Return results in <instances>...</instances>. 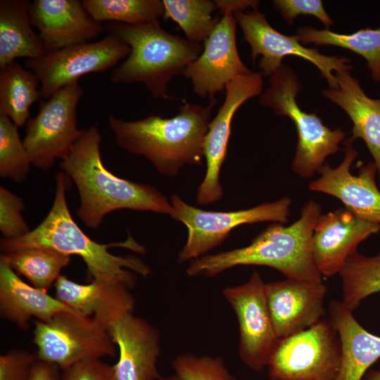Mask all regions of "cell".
I'll return each mask as SVG.
<instances>
[{
	"label": "cell",
	"mask_w": 380,
	"mask_h": 380,
	"mask_svg": "<svg viewBox=\"0 0 380 380\" xmlns=\"http://www.w3.org/2000/svg\"><path fill=\"white\" fill-rule=\"evenodd\" d=\"M56 191L51 210L42 222L27 234L18 239H1V253L30 248H50L68 255H76L86 264L92 280L120 283L132 289L136 274L146 277L151 269L134 255L118 256L108 251L121 247L143 253L145 248L130 235L124 242L100 243L90 239L74 221L68 209L66 191L70 179L63 172L56 175Z\"/></svg>",
	"instance_id": "obj_1"
},
{
	"label": "cell",
	"mask_w": 380,
	"mask_h": 380,
	"mask_svg": "<svg viewBox=\"0 0 380 380\" xmlns=\"http://www.w3.org/2000/svg\"><path fill=\"white\" fill-rule=\"evenodd\" d=\"M101 134L96 125L83 129L59 164L75 183L80 196L76 213L88 227L98 229L105 217L120 209L171 215L170 201L154 186L113 175L103 164Z\"/></svg>",
	"instance_id": "obj_2"
},
{
	"label": "cell",
	"mask_w": 380,
	"mask_h": 380,
	"mask_svg": "<svg viewBox=\"0 0 380 380\" xmlns=\"http://www.w3.org/2000/svg\"><path fill=\"white\" fill-rule=\"evenodd\" d=\"M321 214V205L310 200L302 208L299 219L291 225L272 222L246 246L191 260L186 273L191 277H212L236 266L261 265L278 270L287 279L322 282L312 246Z\"/></svg>",
	"instance_id": "obj_3"
},
{
	"label": "cell",
	"mask_w": 380,
	"mask_h": 380,
	"mask_svg": "<svg viewBox=\"0 0 380 380\" xmlns=\"http://www.w3.org/2000/svg\"><path fill=\"white\" fill-rule=\"evenodd\" d=\"M216 103L208 106L187 102L170 118L152 115L125 120L110 115L108 122L117 144L147 158L161 175L173 177L187 165L202 164L203 141Z\"/></svg>",
	"instance_id": "obj_4"
},
{
	"label": "cell",
	"mask_w": 380,
	"mask_h": 380,
	"mask_svg": "<svg viewBox=\"0 0 380 380\" xmlns=\"http://www.w3.org/2000/svg\"><path fill=\"white\" fill-rule=\"evenodd\" d=\"M108 33L130 47V53L110 73L113 84L141 83L155 99H172L167 87L201 53L203 45L165 30L158 20L128 25L113 23Z\"/></svg>",
	"instance_id": "obj_5"
},
{
	"label": "cell",
	"mask_w": 380,
	"mask_h": 380,
	"mask_svg": "<svg viewBox=\"0 0 380 380\" xmlns=\"http://www.w3.org/2000/svg\"><path fill=\"white\" fill-rule=\"evenodd\" d=\"M301 89L295 72L282 63L270 77V85L260 95L259 102L277 115L288 117L293 122L298 144L291 169L299 176L308 178L317 172L328 156L338 151L346 133L340 127L331 129L316 114L300 109L296 96Z\"/></svg>",
	"instance_id": "obj_6"
},
{
	"label": "cell",
	"mask_w": 380,
	"mask_h": 380,
	"mask_svg": "<svg viewBox=\"0 0 380 380\" xmlns=\"http://www.w3.org/2000/svg\"><path fill=\"white\" fill-rule=\"evenodd\" d=\"M171 217L184 224L188 231L186 243L178 254L182 263L206 255L220 246L235 227L247 224L288 222L291 200L284 196L276 201L236 211H208L191 205L178 195L170 197Z\"/></svg>",
	"instance_id": "obj_7"
},
{
	"label": "cell",
	"mask_w": 380,
	"mask_h": 380,
	"mask_svg": "<svg viewBox=\"0 0 380 380\" xmlns=\"http://www.w3.org/2000/svg\"><path fill=\"white\" fill-rule=\"evenodd\" d=\"M341 346L329 319L279 339L267 365L271 380H336Z\"/></svg>",
	"instance_id": "obj_8"
},
{
	"label": "cell",
	"mask_w": 380,
	"mask_h": 380,
	"mask_svg": "<svg viewBox=\"0 0 380 380\" xmlns=\"http://www.w3.org/2000/svg\"><path fill=\"white\" fill-rule=\"evenodd\" d=\"M39 360L66 369L87 359L115 355L108 331L91 318L64 311L46 322H34Z\"/></svg>",
	"instance_id": "obj_9"
},
{
	"label": "cell",
	"mask_w": 380,
	"mask_h": 380,
	"mask_svg": "<svg viewBox=\"0 0 380 380\" xmlns=\"http://www.w3.org/2000/svg\"><path fill=\"white\" fill-rule=\"evenodd\" d=\"M82 94V87L75 82L40 101L37 114L27 122L23 140L32 165L48 170L69 153L83 132L77 121Z\"/></svg>",
	"instance_id": "obj_10"
},
{
	"label": "cell",
	"mask_w": 380,
	"mask_h": 380,
	"mask_svg": "<svg viewBox=\"0 0 380 380\" xmlns=\"http://www.w3.org/2000/svg\"><path fill=\"white\" fill-rule=\"evenodd\" d=\"M129 53L130 47L125 42L108 33L96 42L72 45L37 58L27 59L25 67L38 77L42 98L46 100L88 73L116 66Z\"/></svg>",
	"instance_id": "obj_11"
},
{
	"label": "cell",
	"mask_w": 380,
	"mask_h": 380,
	"mask_svg": "<svg viewBox=\"0 0 380 380\" xmlns=\"http://www.w3.org/2000/svg\"><path fill=\"white\" fill-rule=\"evenodd\" d=\"M234 16L244 39L250 45L252 61L255 62L256 58L261 56L258 68L262 76L270 77L281 65L285 56H296L315 65L327 80L329 88H337L335 75L332 72L353 68L348 58L322 54L316 49L305 47L296 35L280 33L258 9L236 12Z\"/></svg>",
	"instance_id": "obj_12"
},
{
	"label": "cell",
	"mask_w": 380,
	"mask_h": 380,
	"mask_svg": "<svg viewBox=\"0 0 380 380\" xmlns=\"http://www.w3.org/2000/svg\"><path fill=\"white\" fill-rule=\"evenodd\" d=\"M265 284L260 273L254 272L246 282L222 291L237 318L241 360L255 372L267 367L279 341L267 303Z\"/></svg>",
	"instance_id": "obj_13"
},
{
	"label": "cell",
	"mask_w": 380,
	"mask_h": 380,
	"mask_svg": "<svg viewBox=\"0 0 380 380\" xmlns=\"http://www.w3.org/2000/svg\"><path fill=\"white\" fill-rule=\"evenodd\" d=\"M262 75L256 72L238 77L227 85L224 102L210 121L203 141L206 171L196 192L198 204L215 203L223 196L220 174L227 156L232 119L246 101L262 94Z\"/></svg>",
	"instance_id": "obj_14"
},
{
	"label": "cell",
	"mask_w": 380,
	"mask_h": 380,
	"mask_svg": "<svg viewBox=\"0 0 380 380\" xmlns=\"http://www.w3.org/2000/svg\"><path fill=\"white\" fill-rule=\"evenodd\" d=\"M236 25L234 14L222 15L203 42L201 55L186 68L183 75L191 80L195 94L214 100L234 79L252 72L239 56Z\"/></svg>",
	"instance_id": "obj_15"
},
{
	"label": "cell",
	"mask_w": 380,
	"mask_h": 380,
	"mask_svg": "<svg viewBox=\"0 0 380 380\" xmlns=\"http://www.w3.org/2000/svg\"><path fill=\"white\" fill-rule=\"evenodd\" d=\"M353 141L350 138L345 141L341 163L336 167L324 163L317 171L319 177L310 182L309 189L337 198L359 218L380 224V191L375 179L377 169L373 161L362 166L357 176L351 174L350 167L357 156Z\"/></svg>",
	"instance_id": "obj_16"
},
{
	"label": "cell",
	"mask_w": 380,
	"mask_h": 380,
	"mask_svg": "<svg viewBox=\"0 0 380 380\" xmlns=\"http://www.w3.org/2000/svg\"><path fill=\"white\" fill-rule=\"evenodd\" d=\"M327 293L323 281L286 278L266 283L267 303L277 337L300 332L322 319Z\"/></svg>",
	"instance_id": "obj_17"
},
{
	"label": "cell",
	"mask_w": 380,
	"mask_h": 380,
	"mask_svg": "<svg viewBox=\"0 0 380 380\" xmlns=\"http://www.w3.org/2000/svg\"><path fill=\"white\" fill-rule=\"evenodd\" d=\"M380 232V224L362 220L347 209L321 214L313 232L312 246L322 277L339 274L358 245Z\"/></svg>",
	"instance_id": "obj_18"
},
{
	"label": "cell",
	"mask_w": 380,
	"mask_h": 380,
	"mask_svg": "<svg viewBox=\"0 0 380 380\" xmlns=\"http://www.w3.org/2000/svg\"><path fill=\"white\" fill-rule=\"evenodd\" d=\"M29 16L46 53L88 42L104 30L78 0H34L30 3Z\"/></svg>",
	"instance_id": "obj_19"
},
{
	"label": "cell",
	"mask_w": 380,
	"mask_h": 380,
	"mask_svg": "<svg viewBox=\"0 0 380 380\" xmlns=\"http://www.w3.org/2000/svg\"><path fill=\"white\" fill-rule=\"evenodd\" d=\"M108 331L119 349V359L113 366L118 380L160 379L157 368L160 335L156 327L129 312Z\"/></svg>",
	"instance_id": "obj_20"
},
{
	"label": "cell",
	"mask_w": 380,
	"mask_h": 380,
	"mask_svg": "<svg viewBox=\"0 0 380 380\" xmlns=\"http://www.w3.org/2000/svg\"><path fill=\"white\" fill-rule=\"evenodd\" d=\"M54 286L56 298L107 331L124 315L132 312L135 305L131 289L123 284L92 280L80 284L61 275Z\"/></svg>",
	"instance_id": "obj_21"
},
{
	"label": "cell",
	"mask_w": 380,
	"mask_h": 380,
	"mask_svg": "<svg viewBox=\"0 0 380 380\" xmlns=\"http://www.w3.org/2000/svg\"><path fill=\"white\" fill-rule=\"evenodd\" d=\"M337 88L322 91L324 97L341 108L353 126L351 139H362L376 165L380 183V99L369 97L350 70L335 72Z\"/></svg>",
	"instance_id": "obj_22"
},
{
	"label": "cell",
	"mask_w": 380,
	"mask_h": 380,
	"mask_svg": "<svg viewBox=\"0 0 380 380\" xmlns=\"http://www.w3.org/2000/svg\"><path fill=\"white\" fill-rule=\"evenodd\" d=\"M73 312L46 290L24 282L11 267L0 258L1 317L26 330L32 317L46 322L61 312Z\"/></svg>",
	"instance_id": "obj_23"
},
{
	"label": "cell",
	"mask_w": 380,
	"mask_h": 380,
	"mask_svg": "<svg viewBox=\"0 0 380 380\" xmlns=\"http://www.w3.org/2000/svg\"><path fill=\"white\" fill-rule=\"evenodd\" d=\"M329 320L341 346V363L336 380H362L380 358V336L366 330L342 301L329 305Z\"/></svg>",
	"instance_id": "obj_24"
},
{
	"label": "cell",
	"mask_w": 380,
	"mask_h": 380,
	"mask_svg": "<svg viewBox=\"0 0 380 380\" xmlns=\"http://www.w3.org/2000/svg\"><path fill=\"white\" fill-rule=\"evenodd\" d=\"M30 3L0 1V68L18 58L33 59L46 54L39 34L31 27Z\"/></svg>",
	"instance_id": "obj_25"
},
{
	"label": "cell",
	"mask_w": 380,
	"mask_h": 380,
	"mask_svg": "<svg viewBox=\"0 0 380 380\" xmlns=\"http://www.w3.org/2000/svg\"><path fill=\"white\" fill-rule=\"evenodd\" d=\"M39 88L36 75L18 62L0 68V114L23 127L29 120L32 105L42 99Z\"/></svg>",
	"instance_id": "obj_26"
},
{
	"label": "cell",
	"mask_w": 380,
	"mask_h": 380,
	"mask_svg": "<svg viewBox=\"0 0 380 380\" xmlns=\"http://www.w3.org/2000/svg\"><path fill=\"white\" fill-rule=\"evenodd\" d=\"M296 35L301 44L336 46L360 55L366 60L372 79L380 82V27L347 34L304 26L297 30Z\"/></svg>",
	"instance_id": "obj_27"
},
{
	"label": "cell",
	"mask_w": 380,
	"mask_h": 380,
	"mask_svg": "<svg viewBox=\"0 0 380 380\" xmlns=\"http://www.w3.org/2000/svg\"><path fill=\"white\" fill-rule=\"evenodd\" d=\"M4 260L18 274L27 278L33 286L47 290L61 275L70 262V255L50 248H30L1 253Z\"/></svg>",
	"instance_id": "obj_28"
},
{
	"label": "cell",
	"mask_w": 380,
	"mask_h": 380,
	"mask_svg": "<svg viewBox=\"0 0 380 380\" xmlns=\"http://www.w3.org/2000/svg\"><path fill=\"white\" fill-rule=\"evenodd\" d=\"M339 274L341 301L353 312L363 300L380 292V252L373 256L355 252L347 259Z\"/></svg>",
	"instance_id": "obj_29"
},
{
	"label": "cell",
	"mask_w": 380,
	"mask_h": 380,
	"mask_svg": "<svg viewBox=\"0 0 380 380\" xmlns=\"http://www.w3.org/2000/svg\"><path fill=\"white\" fill-rule=\"evenodd\" d=\"M164 20L171 19L178 24L189 41L203 44L219 19L213 17L217 9L211 0H163Z\"/></svg>",
	"instance_id": "obj_30"
},
{
	"label": "cell",
	"mask_w": 380,
	"mask_h": 380,
	"mask_svg": "<svg viewBox=\"0 0 380 380\" xmlns=\"http://www.w3.org/2000/svg\"><path fill=\"white\" fill-rule=\"evenodd\" d=\"M82 3L99 23L143 24L163 18L165 12L160 0H83Z\"/></svg>",
	"instance_id": "obj_31"
},
{
	"label": "cell",
	"mask_w": 380,
	"mask_h": 380,
	"mask_svg": "<svg viewBox=\"0 0 380 380\" xmlns=\"http://www.w3.org/2000/svg\"><path fill=\"white\" fill-rule=\"evenodd\" d=\"M18 127L0 114V177L20 183L27 178L31 163Z\"/></svg>",
	"instance_id": "obj_32"
},
{
	"label": "cell",
	"mask_w": 380,
	"mask_h": 380,
	"mask_svg": "<svg viewBox=\"0 0 380 380\" xmlns=\"http://www.w3.org/2000/svg\"><path fill=\"white\" fill-rule=\"evenodd\" d=\"M174 372L160 380H237L220 357L182 353L172 360Z\"/></svg>",
	"instance_id": "obj_33"
},
{
	"label": "cell",
	"mask_w": 380,
	"mask_h": 380,
	"mask_svg": "<svg viewBox=\"0 0 380 380\" xmlns=\"http://www.w3.org/2000/svg\"><path fill=\"white\" fill-rule=\"evenodd\" d=\"M23 199L6 187L0 186V231L4 239H18L31 229L22 215Z\"/></svg>",
	"instance_id": "obj_34"
},
{
	"label": "cell",
	"mask_w": 380,
	"mask_h": 380,
	"mask_svg": "<svg viewBox=\"0 0 380 380\" xmlns=\"http://www.w3.org/2000/svg\"><path fill=\"white\" fill-rule=\"evenodd\" d=\"M272 2L274 8L289 24H292L299 15L316 17L327 30L334 24L321 0H274Z\"/></svg>",
	"instance_id": "obj_35"
},
{
	"label": "cell",
	"mask_w": 380,
	"mask_h": 380,
	"mask_svg": "<svg viewBox=\"0 0 380 380\" xmlns=\"http://www.w3.org/2000/svg\"><path fill=\"white\" fill-rule=\"evenodd\" d=\"M37 354L14 348L0 356V380H28Z\"/></svg>",
	"instance_id": "obj_36"
},
{
	"label": "cell",
	"mask_w": 380,
	"mask_h": 380,
	"mask_svg": "<svg viewBox=\"0 0 380 380\" xmlns=\"http://www.w3.org/2000/svg\"><path fill=\"white\" fill-rule=\"evenodd\" d=\"M59 380H118L113 366L100 359H87L62 369Z\"/></svg>",
	"instance_id": "obj_37"
},
{
	"label": "cell",
	"mask_w": 380,
	"mask_h": 380,
	"mask_svg": "<svg viewBox=\"0 0 380 380\" xmlns=\"http://www.w3.org/2000/svg\"><path fill=\"white\" fill-rule=\"evenodd\" d=\"M215 2L222 15L245 11L248 8L258 9L260 4L256 0H215Z\"/></svg>",
	"instance_id": "obj_38"
},
{
	"label": "cell",
	"mask_w": 380,
	"mask_h": 380,
	"mask_svg": "<svg viewBox=\"0 0 380 380\" xmlns=\"http://www.w3.org/2000/svg\"><path fill=\"white\" fill-rule=\"evenodd\" d=\"M59 369L54 364L38 360L32 369L28 380H59Z\"/></svg>",
	"instance_id": "obj_39"
},
{
	"label": "cell",
	"mask_w": 380,
	"mask_h": 380,
	"mask_svg": "<svg viewBox=\"0 0 380 380\" xmlns=\"http://www.w3.org/2000/svg\"><path fill=\"white\" fill-rule=\"evenodd\" d=\"M365 380H380V368L369 369L365 375Z\"/></svg>",
	"instance_id": "obj_40"
}]
</instances>
